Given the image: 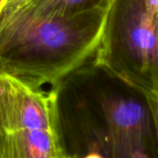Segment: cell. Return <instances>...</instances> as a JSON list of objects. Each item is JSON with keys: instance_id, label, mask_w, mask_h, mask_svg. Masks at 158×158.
<instances>
[{"instance_id": "9", "label": "cell", "mask_w": 158, "mask_h": 158, "mask_svg": "<svg viewBox=\"0 0 158 158\" xmlns=\"http://www.w3.org/2000/svg\"><path fill=\"white\" fill-rule=\"evenodd\" d=\"M146 11L153 17L158 16V0H143Z\"/></svg>"}, {"instance_id": "10", "label": "cell", "mask_w": 158, "mask_h": 158, "mask_svg": "<svg viewBox=\"0 0 158 158\" xmlns=\"http://www.w3.org/2000/svg\"><path fill=\"white\" fill-rule=\"evenodd\" d=\"M2 1H3V0H0V6H1V4H2Z\"/></svg>"}, {"instance_id": "7", "label": "cell", "mask_w": 158, "mask_h": 158, "mask_svg": "<svg viewBox=\"0 0 158 158\" xmlns=\"http://www.w3.org/2000/svg\"><path fill=\"white\" fill-rule=\"evenodd\" d=\"M145 98V103L149 108L155 140L158 149V91H151L143 94Z\"/></svg>"}, {"instance_id": "3", "label": "cell", "mask_w": 158, "mask_h": 158, "mask_svg": "<svg viewBox=\"0 0 158 158\" xmlns=\"http://www.w3.org/2000/svg\"><path fill=\"white\" fill-rule=\"evenodd\" d=\"M99 105L106 129V156L121 158L155 156V135L146 103L120 94H104Z\"/></svg>"}, {"instance_id": "11", "label": "cell", "mask_w": 158, "mask_h": 158, "mask_svg": "<svg viewBox=\"0 0 158 158\" xmlns=\"http://www.w3.org/2000/svg\"><path fill=\"white\" fill-rule=\"evenodd\" d=\"M157 27H158V16H157Z\"/></svg>"}, {"instance_id": "8", "label": "cell", "mask_w": 158, "mask_h": 158, "mask_svg": "<svg viewBox=\"0 0 158 158\" xmlns=\"http://www.w3.org/2000/svg\"><path fill=\"white\" fill-rule=\"evenodd\" d=\"M31 0H3L0 6V13L15 10Z\"/></svg>"}, {"instance_id": "1", "label": "cell", "mask_w": 158, "mask_h": 158, "mask_svg": "<svg viewBox=\"0 0 158 158\" xmlns=\"http://www.w3.org/2000/svg\"><path fill=\"white\" fill-rule=\"evenodd\" d=\"M114 2L69 15L0 13V70L37 88L62 82L94 60Z\"/></svg>"}, {"instance_id": "5", "label": "cell", "mask_w": 158, "mask_h": 158, "mask_svg": "<svg viewBox=\"0 0 158 158\" xmlns=\"http://www.w3.org/2000/svg\"><path fill=\"white\" fill-rule=\"evenodd\" d=\"M62 134L41 129L0 131V158L69 157Z\"/></svg>"}, {"instance_id": "2", "label": "cell", "mask_w": 158, "mask_h": 158, "mask_svg": "<svg viewBox=\"0 0 158 158\" xmlns=\"http://www.w3.org/2000/svg\"><path fill=\"white\" fill-rule=\"evenodd\" d=\"M93 62L142 94L158 91L157 17L143 0H115Z\"/></svg>"}, {"instance_id": "4", "label": "cell", "mask_w": 158, "mask_h": 158, "mask_svg": "<svg viewBox=\"0 0 158 158\" xmlns=\"http://www.w3.org/2000/svg\"><path fill=\"white\" fill-rule=\"evenodd\" d=\"M23 129L61 132L58 92L33 87L0 70V131Z\"/></svg>"}, {"instance_id": "6", "label": "cell", "mask_w": 158, "mask_h": 158, "mask_svg": "<svg viewBox=\"0 0 158 158\" xmlns=\"http://www.w3.org/2000/svg\"><path fill=\"white\" fill-rule=\"evenodd\" d=\"M107 0H31L22 6L42 15H69L80 12Z\"/></svg>"}]
</instances>
